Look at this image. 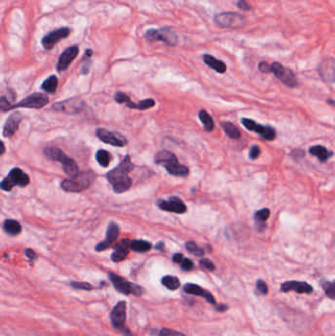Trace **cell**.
I'll use <instances>...</instances> for the list:
<instances>
[{
	"mask_svg": "<svg viewBox=\"0 0 335 336\" xmlns=\"http://www.w3.org/2000/svg\"><path fill=\"white\" fill-rule=\"evenodd\" d=\"M115 100L118 103H124L127 107L132 108V109H137V103H134L129 97L127 95H125L124 93L118 92L115 95Z\"/></svg>",
	"mask_w": 335,
	"mask_h": 336,
	"instance_id": "obj_36",
	"label": "cell"
},
{
	"mask_svg": "<svg viewBox=\"0 0 335 336\" xmlns=\"http://www.w3.org/2000/svg\"><path fill=\"white\" fill-rule=\"evenodd\" d=\"M152 245L145 240H134L131 242V249L138 253H145L150 251Z\"/></svg>",
	"mask_w": 335,
	"mask_h": 336,
	"instance_id": "obj_34",
	"label": "cell"
},
{
	"mask_svg": "<svg viewBox=\"0 0 335 336\" xmlns=\"http://www.w3.org/2000/svg\"><path fill=\"white\" fill-rule=\"evenodd\" d=\"M109 279L112 282L113 286L118 292L124 294V295H135L137 297L142 296L145 293V289L142 286L132 283L128 280H126L124 277L119 276L117 274L110 273L109 274Z\"/></svg>",
	"mask_w": 335,
	"mask_h": 336,
	"instance_id": "obj_2",
	"label": "cell"
},
{
	"mask_svg": "<svg viewBox=\"0 0 335 336\" xmlns=\"http://www.w3.org/2000/svg\"><path fill=\"white\" fill-rule=\"evenodd\" d=\"M132 186V179L130 178L129 176L118 180L114 184H112L113 190L117 194H121L126 192L127 190H129L130 187Z\"/></svg>",
	"mask_w": 335,
	"mask_h": 336,
	"instance_id": "obj_29",
	"label": "cell"
},
{
	"mask_svg": "<svg viewBox=\"0 0 335 336\" xmlns=\"http://www.w3.org/2000/svg\"><path fill=\"white\" fill-rule=\"evenodd\" d=\"M95 178V175L91 171L87 172H81L75 177L71 179H66L62 181L61 188L66 192H72V193H79L90 186V184L93 182Z\"/></svg>",
	"mask_w": 335,
	"mask_h": 336,
	"instance_id": "obj_1",
	"label": "cell"
},
{
	"mask_svg": "<svg viewBox=\"0 0 335 336\" xmlns=\"http://www.w3.org/2000/svg\"><path fill=\"white\" fill-rule=\"evenodd\" d=\"M241 123L245 127L246 129H248L249 131H253V132L258 133V135H260V137L265 139V140L271 141L275 138V135H276L275 130L272 127L258 124L256 121H254L252 119L242 118Z\"/></svg>",
	"mask_w": 335,
	"mask_h": 336,
	"instance_id": "obj_8",
	"label": "cell"
},
{
	"mask_svg": "<svg viewBox=\"0 0 335 336\" xmlns=\"http://www.w3.org/2000/svg\"><path fill=\"white\" fill-rule=\"evenodd\" d=\"M71 287L77 290H84V291H91L94 287L92 286L89 282H78V281H72Z\"/></svg>",
	"mask_w": 335,
	"mask_h": 336,
	"instance_id": "obj_41",
	"label": "cell"
},
{
	"mask_svg": "<svg viewBox=\"0 0 335 336\" xmlns=\"http://www.w3.org/2000/svg\"><path fill=\"white\" fill-rule=\"evenodd\" d=\"M70 34H71V30L67 27L57 29L55 31H52L46 36H44L41 40V44L45 50H52L60 40L69 37Z\"/></svg>",
	"mask_w": 335,
	"mask_h": 336,
	"instance_id": "obj_11",
	"label": "cell"
},
{
	"mask_svg": "<svg viewBox=\"0 0 335 336\" xmlns=\"http://www.w3.org/2000/svg\"><path fill=\"white\" fill-rule=\"evenodd\" d=\"M216 24L224 29H238L245 25V17L239 13H219L214 17Z\"/></svg>",
	"mask_w": 335,
	"mask_h": 336,
	"instance_id": "obj_4",
	"label": "cell"
},
{
	"mask_svg": "<svg viewBox=\"0 0 335 336\" xmlns=\"http://www.w3.org/2000/svg\"><path fill=\"white\" fill-rule=\"evenodd\" d=\"M145 37L151 41H162L170 47L176 46L177 41H178V37H177L176 33L172 29H169V28L149 30L146 33Z\"/></svg>",
	"mask_w": 335,
	"mask_h": 336,
	"instance_id": "obj_5",
	"label": "cell"
},
{
	"mask_svg": "<svg viewBox=\"0 0 335 336\" xmlns=\"http://www.w3.org/2000/svg\"><path fill=\"white\" fill-rule=\"evenodd\" d=\"M186 249L197 257H202L204 255V250L200 248L199 246H197L194 242L186 243Z\"/></svg>",
	"mask_w": 335,
	"mask_h": 336,
	"instance_id": "obj_40",
	"label": "cell"
},
{
	"mask_svg": "<svg viewBox=\"0 0 335 336\" xmlns=\"http://www.w3.org/2000/svg\"><path fill=\"white\" fill-rule=\"evenodd\" d=\"M131 242L132 241H129L127 239L122 240L115 247V251L112 253L111 261L114 262L123 261L127 257L129 250L131 249Z\"/></svg>",
	"mask_w": 335,
	"mask_h": 336,
	"instance_id": "obj_20",
	"label": "cell"
},
{
	"mask_svg": "<svg viewBox=\"0 0 335 336\" xmlns=\"http://www.w3.org/2000/svg\"><path fill=\"white\" fill-rule=\"evenodd\" d=\"M161 283L170 291H175L180 287V280L176 276H172V275L164 276L161 279Z\"/></svg>",
	"mask_w": 335,
	"mask_h": 336,
	"instance_id": "obj_31",
	"label": "cell"
},
{
	"mask_svg": "<svg viewBox=\"0 0 335 336\" xmlns=\"http://www.w3.org/2000/svg\"><path fill=\"white\" fill-rule=\"evenodd\" d=\"M271 72L278 78L284 85L287 87H295L297 86V79L295 74L288 68L284 67L282 64L273 62L271 64Z\"/></svg>",
	"mask_w": 335,
	"mask_h": 336,
	"instance_id": "obj_7",
	"label": "cell"
},
{
	"mask_svg": "<svg viewBox=\"0 0 335 336\" xmlns=\"http://www.w3.org/2000/svg\"><path fill=\"white\" fill-rule=\"evenodd\" d=\"M79 53V48L77 46H72L67 48L66 50L61 53L58 63H57V71L61 72L66 70L70 64L74 61V59L77 57Z\"/></svg>",
	"mask_w": 335,
	"mask_h": 336,
	"instance_id": "obj_14",
	"label": "cell"
},
{
	"mask_svg": "<svg viewBox=\"0 0 335 336\" xmlns=\"http://www.w3.org/2000/svg\"><path fill=\"white\" fill-rule=\"evenodd\" d=\"M180 264L181 268H182L183 271H186V272L191 271L194 267L193 261H191L190 259H188V258H184V260L182 261Z\"/></svg>",
	"mask_w": 335,
	"mask_h": 336,
	"instance_id": "obj_43",
	"label": "cell"
},
{
	"mask_svg": "<svg viewBox=\"0 0 335 336\" xmlns=\"http://www.w3.org/2000/svg\"><path fill=\"white\" fill-rule=\"evenodd\" d=\"M221 127L228 137L231 138V139H239L241 137V133H240L239 129L231 122H227V121L222 122Z\"/></svg>",
	"mask_w": 335,
	"mask_h": 336,
	"instance_id": "obj_30",
	"label": "cell"
},
{
	"mask_svg": "<svg viewBox=\"0 0 335 336\" xmlns=\"http://www.w3.org/2000/svg\"><path fill=\"white\" fill-rule=\"evenodd\" d=\"M57 86H58V79L55 75H52L42 83L41 88L50 94H54L56 92Z\"/></svg>",
	"mask_w": 335,
	"mask_h": 336,
	"instance_id": "obj_32",
	"label": "cell"
},
{
	"mask_svg": "<svg viewBox=\"0 0 335 336\" xmlns=\"http://www.w3.org/2000/svg\"><path fill=\"white\" fill-rule=\"evenodd\" d=\"M49 103V98L46 95L41 93H35L29 97H27L25 100H21L19 103H16L12 105V108H35L39 109L44 107Z\"/></svg>",
	"mask_w": 335,
	"mask_h": 336,
	"instance_id": "obj_9",
	"label": "cell"
},
{
	"mask_svg": "<svg viewBox=\"0 0 335 336\" xmlns=\"http://www.w3.org/2000/svg\"><path fill=\"white\" fill-rule=\"evenodd\" d=\"M90 61H88V62L85 63L84 67H83V69H82V73H83V74H87V73L89 72V69H90Z\"/></svg>",
	"mask_w": 335,
	"mask_h": 336,
	"instance_id": "obj_53",
	"label": "cell"
},
{
	"mask_svg": "<svg viewBox=\"0 0 335 336\" xmlns=\"http://www.w3.org/2000/svg\"><path fill=\"white\" fill-rule=\"evenodd\" d=\"M133 169H134V164L131 162L129 155H126L125 159L117 167L107 173V176H106L107 180L111 184H114L118 180L127 177L128 173H130Z\"/></svg>",
	"mask_w": 335,
	"mask_h": 336,
	"instance_id": "obj_10",
	"label": "cell"
},
{
	"mask_svg": "<svg viewBox=\"0 0 335 336\" xmlns=\"http://www.w3.org/2000/svg\"><path fill=\"white\" fill-rule=\"evenodd\" d=\"M237 6H238V8H240L243 11H249V10H251V5L246 0H239L237 2Z\"/></svg>",
	"mask_w": 335,
	"mask_h": 336,
	"instance_id": "obj_48",
	"label": "cell"
},
{
	"mask_svg": "<svg viewBox=\"0 0 335 336\" xmlns=\"http://www.w3.org/2000/svg\"><path fill=\"white\" fill-rule=\"evenodd\" d=\"M309 153L316 158H318L322 162H326L329 158L333 155L332 151H329L328 149L322 146H313L309 148Z\"/></svg>",
	"mask_w": 335,
	"mask_h": 336,
	"instance_id": "obj_25",
	"label": "cell"
},
{
	"mask_svg": "<svg viewBox=\"0 0 335 336\" xmlns=\"http://www.w3.org/2000/svg\"><path fill=\"white\" fill-rule=\"evenodd\" d=\"M258 69L260 72L262 73H270L271 72V65H270L268 62H260L258 65Z\"/></svg>",
	"mask_w": 335,
	"mask_h": 336,
	"instance_id": "obj_49",
	"label": "cell"
},
{
	"mask_svg": "<svg viewBox=\"0 0 335 336\" xmlns=\"http://www.w3.org/2000/svg\"><path fill=\"white\" fill-rule=\"evenodd\" d=\"M151 336H186L184 335L183 333L169 329V328H162L161 330H156L154 329L151 332Z\"/></svg>",
	"mask_w": 335,
	"mask_h": 336,
	"instance_id": "obj_39",
	"label": "cell"
},
{
	"mask_svg": "<svg viewBox=\"0 0 335 336\" xmlns=\"http://www.w3.org/2000/svg\"><path fill=\"white\" fill-rule=\"evenodd\" d=\"M281 291L290 292L295 291L297 293H310L313 287L305 281H286L281 284Z\"/></svg>",
	"mask_w": 335,
	"mask_h": 336,
	"instance_id": "obj_19",
	"label": "cell"
},
{
	"mask_svg": "<svg viewBox=\"0 0 335 336\" xmlns=\"http://www.w3.org/2000/svg\"><path fill=\"white\" fill-rule=\"evenodd\" d=\"M322 287L324 293L330 299H335V280L322 281Z\"/></svg>",
	"mask_w": 335,
	"mask_h": 336,
	"instance_id": "obj_38",
	"label": "cell"
},
{
	"mask_svg": "<svg viewBox=\"0 0 335 336\" xmlns=\"http://www.w3.org/2000/svg\"><path fill=\"white\" fill-rule=\"evenodd\" d=\"M319 72L322 79L327 82H335V60L325 59L319 67Z\"/></svg>",
	"mask_w": 335,
	"mask_h": 336,
	"instance_id": "obj_18",
	"label": "cell"
},
{
	"mask_svg": "<svg viewBox=\"0 0 335 336\" xmlns=\"http://www.w3.org/2000/svg\"><path fill=\"white\" fill-rule=\"evenodd\" d=\"M62 166H63V170H64L65 173L68 176H70L71 178H75L79 174L77 163L75 162L74 160H72L70 158H67L62 163Z\"/></svg>",
	"mask_w": 335,
	"mask_h": 336,
	"instance_id": "obj_28",
	"label": "cell"
},
{
	"mask_svg": "<svg viewBox=\"0 0 335 336\" xmlns=\"http://www.w3.org/2000/svg\"><path fill=\"white\" fill-rule=\"evenodd\" d=\"M257 288H258V291L261 294H267L268 293V290H269L267 283L264 280H258V282H257Z\"/></svg>",
	"mask_w": 335,
	"mask_h": 336,
	"instance_id": "obj_47",
	"label": "cell"
},
{
	"mask_svg": "<svg viewBox=\"0 0 335 336\" xmlns=\"http://www.w3.org/2000/svg\"><path fill=\"white\" fill-rule=\"evenodd\" d=\"M157 206L160 210L165 212H175L179 214L187 212L186 205L178 198H171L169 200L159 199L157 200Z\"/></svg>",
	"mask_w": 335,
	"mask_h": 336,
	"instance_id": "obj_13",
	"label": "cell"
},
{
	"mask_svg": "<svg viewBox=\"0 0 335 336\" xmlns=\"http://www.w3.org/2000/svg\"><path fill=\"white\" fill-rule=\"evenodd\" d=\"M97 136L105 144H109L114 147H124L127 144V140L120 134L107 131L105 129H98Z\"/></svg>",
	"mask_w": 335,
	"mask_h": 336,
	"instance_id": "obj_12",
	"label": "cell"
},
{
	"mask_svg": "<svg viewBox=\"0 0 335 336\" xmlns=\"http://www.w3.org/2000/svg\"><path fill=\"white\" fill-rule=\"evenodd\" d=\"M3 229L4 231L11 235V236H16L21 233L22 231V226L18 221L13 220V219H7L3 223Z\"/></svg>",
	"mask_w": 335,
	"mask_h": 336,
	"instance_id": "obj_26",
	"label": "cell"
},
{
	"mask_svg": "<svg viewBox=\"0 0 335 336\" xmlns=\"http://www.w3.org/2000/svg\"><path fill=\"white\" fill-rule=\"evenodd\" d=\"M200 264H201L204 268L207 270V271H214V270H216V265H214V263L210 261V260H208V259H202V260L200 261Z\"/></svg>",
	"mask_w": 335,
	"mask_h": 336,
	"instance_id": "obj_44",
	"label": "cell"
},
{
	"mask_svg": "<svg viewBox=\"0 0 335 336\" xmlns=\"http://www.w3.org/2000/svg\"><path fill=\"white\" fill-rule=\"evenodd\" d=\"M172 260H173L174 262H176V263H181L182 261L184 260V257H183V255L180 254V253H177V254H175V255L173 256Z\"/></svg>",
	"mask_w": 335,
	"mask_h": 336,
	"instance_id": "obj_52",
	"label": "cell"
},
{
	"mask_svg": "<svg viewBox=\"0 0 335 336\" xmlns=\"http://www.w3.org/2000/svg\"><path fill=\"white\" fill-rule=\"evenodd\" d=\"M164 166L169 174L177 176V177H186L190 172L189 168L186 165L180 164L177 160L165 163Z\"/></svg>",
	"mask_w": 335,
	"mask_h": 336,
	"instance_id": "obj_22",
	"label": "cell"
},
{
	"mask_svg": "<svg viewBox=\"0 0 335 336\" xmlns=\"http://www.w3.org/2000/svg\"><path fill=\"white\" fill-rule=\"evenodd\" d=\"M24 255L26 256L28 259H30V260H35V259L37 258V255H36V253H35V252H34V251H33L32 249L25 250V252H24Z\"/></svg>",
	"mask_w": 335,
	"mask_h": 336,
	"instance_id": "obj_51",
	"label": "cell"
},
{
	"mask_svg": "<svg viewBox=\"0 0 335 336\" xmlns=\"http://www.w3.org/2000/svg\"><path fill=\"white\" fill-rule=\"evenodd\" d=\"M95 158H97V161L98 162L103 166V167H107L110 163V155L109 153L104 150V149H100L98 150L97 154H95Z\"/></svg>",
	"mask_w": 335,
	"mask_h": 336,
	"instance_id": "obj_37",
	"label": "cell"
},
{
	"mask_svg": "<svg viewBox=\"0 0 335 336\" xmlns=\"http://www.w3.org/2000/svg\"><path fill=\"white\" fill-rule=\"evenodd\" d=\"M155 100L152 99H148V100H142L141 102L137 103V109L139 110H146L148 108H152L155 106Z\"/></svg>",
	"mask_w": 335,
	"mask_h": 336,
	"instance_id": "obj_42",
	"label": "cell"
},
{
	"mask_svg": "<svg viewBox=\"0 0 335 336\" xmlns=\"http://www.w3.org/2000/svg\"><path fill=\"white\" fill-rule=\"evenodd\" d=\"M174 160H177V158L172 152L167 151V150L160 151L155 155V162L158 163V164H163L164 165L165 163L171 162V161H174Z\"/></svg>",
	"mask_w": 335,
	"mask_h": 336,
	"instance_id": "obj_35",
	"label": "cell"
},
{
	"mask_svg": "<svg viewBox=\"0 0 335 336\" xmlns=\"http://www.w3.org/2000/svg\"><path fill=\"white\" fill-rule=\"evenodd\" d=\"M184 291L188 294L191 295H196V296H200L203 298L206 299V301L211 304V305H216V299L213 297V295L208 292L207 290H205L204 288H202L197 284H193V283H187L184 285Z\"/></svg>",
	"mask_w": 335,
	"mask_h": 336,
	"instance_id": "obj_17",
	"label": "cell"
},
{
	"mask_svg": "<svg viewBox=\"0 0 335 336\" xmlns=\"http://www.w3.org/2000/svg\"><path fill=\"white\" fill-rule=\"evenodd\" d=\"M271 215V212L269 209H262L258 212H255V222H256V228L258 229V232H261L266 228V221L269 219Z\"/></svg>",
	"mask_w": 335,
	"mask_h": 336,
	"instance_id": "obj_24",
	"label": "cell"
},
{
	"mask_svg": "<svg viewBox=\"0 0 335 336\" xmlns=\"http://www.w3.org/2000/svg\"><path fill=\"white\" fill-rule=\"evenodd\" d=\"M203 59H204V62L206 63L207 66H209L210 68H212L217 72H219L220 74L225 73V71H226V65H225V63L222 62L221 60L217 59L216 57H213L210 54H205L204 57H203Z\"/></svg>",
	"mask_w": 335,
	"mask_h": 336,
	"instance_id": "obj_23",
	"label": "cell"
},
{
	"mask_svg": "<svg viewBox=\"0 0 335 336\" xmlns=\"http://www.w3.org/2000/svg\"><path fill=\"white\" fill-rule=\"evenodd\" d=\"M260 154V149L259 147L257 146V145H254L251 149H250V152H249V158L251 160H257L258 156Z\"/></svg>",
	"mask_w": 335,
	"mask_h": 336,
	"instance_id": "obj_45",
	"label": "cell"
},
{
	"mask_svg": "<svg viewBox=\"0 0 335 336\" xmlns=\"http://www.w3.org/2000/svg\"><path fill=\"white\" fill-rule=\"evenodd\" d=\"M0 107H1V111H8V110L12 109V105L9 104L8 100H6L5 97H2V98H1Z\"/></svg>",
	"mask_w": 335,
	"mask_h": 336,
	"instance_id": "obj_46",
	"label": "cell"
},
{
	"mask_svg": "<svg viewBox=\"0 0 335 336\" xmlns=\"http://www.w3.org/2000/svg\"><path fill=\"white\" fill-rule=\"evenodd\" d=\"M327 102H328V103H330V104H331V105H335L334 100H327Z\"/></svg>",
	"mask_w": 335,
	"mask_h": 336,
	"instance_id": "obj_56",
	"label": "cell"
},
{
	"mask_svg": "<svg viewBox=\"0 0 335 336\" xmlns=\"http://www.w3.org/2000/svg\"><path fill=\"white\" fill-rule=\"evenodd\" d=\"M291 156L296 159V160H299L303 156H305V151L302 150V149H295V150H292L291 152Z\"/></svg>",
	"mask_w": 335,
	"mask_h": 336,
	"instance_id": "obj_50",
	"label": "cell"
},
{
	"mask_svg": "<svg viewBox=\"0 0 335 336\" xmlns=\"http://www.w3.org/2000/svg\"><path fill=\"white\" fill-rule=\"evenodd\" d=\"M22 119H23V116H22V114H21L20 112H15V113H12V114L8 117V119L6 120L5 125H4V127H3V132H2L3 137H12L14 134L16 133V131L18 130L19 125L21 123Z\"/></svg>",
	"mask_w": 335,
	"mask_h": 336,
	"instance_id": "obj_16",
	"label": "cell"
},
{
	"mask_svg": "<svg viewBox=\"0 0 335 336\" xmlns=\"http://www.w3.org/2000/svg\"><path fill=\"white\" fill-rule=\"evenodd\" d=\"M199 118L202 121L203 125L205 126L206 132H211L214 129L213 119L206 110H201L199 112Z\"/></svg>",
	"mask_w": 335,
	"mask_h": 336,
	"instance_id": "obj_33",
	"label": "cell"
},
{
	"mask_svg": "<svg viewBox=\"0 0 335 336\" xmlns=\"http://www.w3.org/2000/svg\"><path fill=\"white\" fill-rule=\"evenodd\" d=\"M29 176L20 168L15 167L9 172V175L1 181L0 187L2 190L9 192L14 186L25 187L29 184Z\"/></svg>",
	"mask_w": 335,
	"mask_h": 336,
	"instance_id": "obj_6",
	"label": "cell"
},
{
	"mask_svg": "<svg viewBox=\"0 0 335 336\" xmlns=\"http://www.w3.org/2000/svg\"><path fill=\"white\" fill-rule=\"evenodd\" d=\"M118 236H119V226L117 224L111 222L108 225L105 240L103 242H101L100 244H98L97 247H95V250L98 252H102V251L110 248L112 246V244L116 241Z\"/></svg>",
	"mask_w": 335,
	"mask_h": 336,
	"instance_id": "obj_15",
	"label": "cell"
},
{
	"mask_svg": "<svg viewBox=\"0 0 335 336\" xmlns=\"http://www.w3.org/2000/svg\"><path fill=\"white\" fill-rule=\"evenodd\" d=\"M43 151H44L45 156H47L49 159H51L54 162L63 163L65 160L68 158L61 149H57V148H45Z\"/></svg>",
	"mask_w": 335,
	"mask_h": 336,
	"instance_id": "obj_27",
	"label": "cell"
},
{
	"mask_svg": "<svg viewBox=\"0 0 335 336\" xmlns=\"http://www.w3.org/2000/svg\"><path fill=\"white\" fill-rule=\"evenodd\" d=\"M228 307L226 305H219L216 307V310L218 311H220V312H223V311H227Z\"/></svg>",
	"mask_w": 335,
	"mask_h": 336,
	"instance_id": "obj_54",
	"label": "cell"
},
{
	"mask_svg": "<svg viewBox=\"0 0 335 336\" xmlns=\"http://www.w3.org/2000/svg\"><path fill=\"white\" fill-rule=\"evenodd\" d=\"M83 102L80 100H69L53 104L52 108L59 111L78 112L83 107Z\"/></svg>",
	"mask_w": 335,
	"mask_h": 336,
	"instance_id": "obj_21",
	"label": "cell"
},
{
	"mask_svg": "<svg viewBox=\"0 0 335 336\" xmlns=\"http://www.w3.org/2000/svg\"><path fill=\"white\" fill-rule=\"evenodd\" d=\"M126 302L120 301L116 304V306L112 309L110 312V321L113 327L120 331L124 336H133V334L127 329L125 326L126 322Z\"/></svg>",
	"mask_w": 335,
	"mask_h": 336,
	"instance_id": "obj_3",
	"label": "cell"
},
{
	"mask_svg": "<svg viewBox=\"0 0 335 336\" xmlns=\"http://www.w3.org/2000/svg\"><path fill=\"white\" fill-rule=\"evenodd\" d=\"M163 243L162 242H160L159 244H156V246H155V248L157 250H163Z\"/></svg>",
	"mask_w": 335,
	"mask_h": 336,
	"instance_id": "obj_55",
	"label": "cell"
}]
</instances>
